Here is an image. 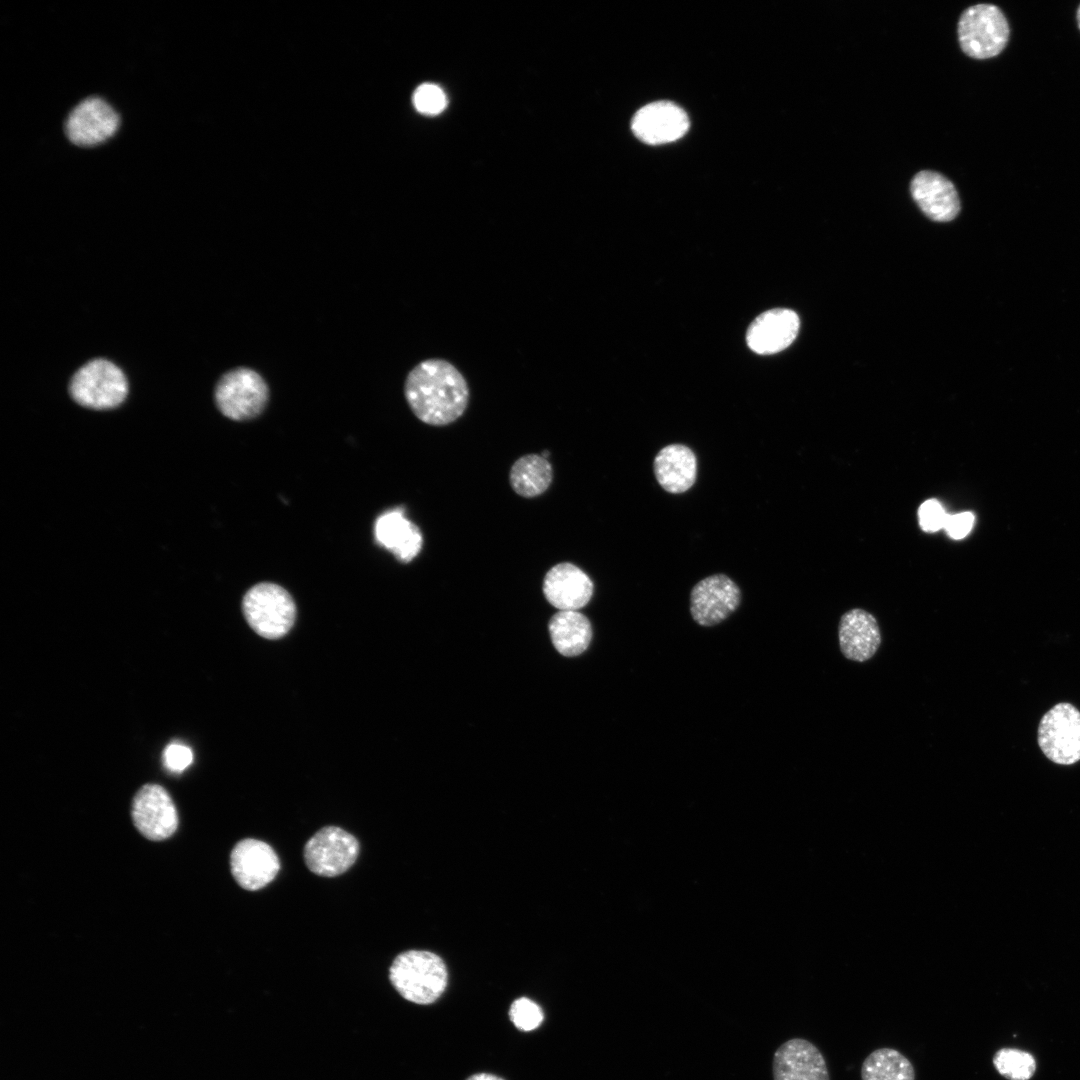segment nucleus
Wrapping results in <instances>:
<instances>
[{
	"instance_id": "1",
	"label": "nucleus",
	"mask_w": 1080,
	"mask_h": 1080,
	"mask_svg": "<svg viewBox=\"0 0 1080 1080\" xmlns=\"http://www.w3.org/2000/svg\"><path fill=\"white\" fill-rule=\"evenodd\" d=\"M404 394L414 415L432 426L453 423L469 403L466 379L444 359H427L417 364L406 377Z\"/></svg>"
},
{
	"instance_id": "2",
	"label": "nucleus",
	"mask_w": 1080,
	"mask_h": 1080,
	"mask_svg": "<svg viewBox=\"0 0 1080 1080\" xmlns=\"http://www.w3.org/2000/svg\"><path fill=\"white\" fill-rule=\"evenodd\" d=\"M389 979L404 999L429 1005L445 991L448 972L438 955L424 950H409L394 959L389 969Z\"/></svg>"
},
{
	"instance_id": "3",
	"label": "nucleus",
	"mask_w": 1080,
	"mask_h": 1080,
	"mask_svg": "<svg viewBox=\"0 0 1080 1080\" xmlns=\"http://www.w3.org/2000/svg\"><path fill=\"white\" fill-rule=\"evenodd\" d=\"M242 609L250 627L267 639H278L287 634L296 617L291 595L280 585L270 582L251 587L243 597Z\"/></svg>"
},
{
	"instance_id": "4",
	"label": "nucleus",
	"mask_w": 1080,
	"mask_h": 1080,
	"mask_svg": "<svg viewBox=\"0 0 1080 1080\" xmlns=\"http://www.w3.org/2000/svg\"><path fill=\"white\" fill-rule=\"evenodd\" d=\"M1009 34L1005 15L992 4L967 8L958 22L961 49L974 59H988L1000 54L1008 43Z\"/></svg>"
},
{
	"instance_id": "5",
	"label": "nucleus",
	"mask_w": 1080,
	"mask_h": 1080,
	"mask_svg": "<svg viewBox=\"0 0 1080 1080\" xmlns=\"http://www.w3.org/2000/svg\"><path fill=\"white\" fill-rule=\"evenodd\" d=\"M69 392L79 405L103 410L117 407L126 398L128 383L123 371L106 359H94L73 375Z\"/></svg>"
},
{
	"instance_id": "6",
	"label": "nucleus",
	"mask_w": 1080,
	"mask_h": 1080,
	"mask_svg": "<svg viewBox=\"0 0 1080 1080\" xmlns=\"http://www.w3.org/2000/svg\"><path fill=\"white\" fill-rule=\"evenodd\" d=\"M214 397L217 408L224 416L245 421L262 413L268 402L269 389L258 372L239 367L221 376Z\"/></svg>"
},
{
	"instance_id": "7",
	"label": "nucleus",
	"mask_w": 1080,
	"mask_h": 1080,
	"mask_svg": "<svg viewBox=\"0 0 1080 1080\" xmlns=\"http://www.w3.org/2000/svg\"><path fill=\"white\" fill-rule=\"evenodd\" d=\"M1038 744L1056 764L1071 765L1079 761L1080 711L1070 703L1053 706L1040 721Z\"/></svg>"
},
{
	"instance_id": "8",
	"label": "nucleus",
	"mask_w": 1080,
	"mask_h": 1080,
	"mask_svg": "<svg viewBox=\"0 0 1080 1080\" xmlns=\"http://www.w3.org/2000/svg\"><path fill=\"white\" fill-rule=\"evenodd\" d=\"M359 849L355 836L340 827L327 826L307 841L304 860L314 874L335 877L346 872L355 863Z\"/></svg>"
},
{
	"instance_id": "9",
	"label": "nucleus",
	"mask_w": 1080,
	"mask_h": 1080,
	"mask_svg": "<svg viewBox=\"0 0 1080 1080\" xmlns=\"http://www.w3.org/2000/svg\"><path fill=\"white\" fill-rule=\"evenodd\" d=\"M131 814L135 827L149 840L167 839L178 826L176 807L168 792L158 784H146L138 790Z\"/></svg>"
},
{
	"instance_id": "10",
	"label": "nucleus",
	"mask_w": 1080,
	"mask_h": 1080,
	"mask_svg": "<svg viewBox=\"0 0 1080 1080\" xmlns=\"http://www.w3.org/2000/svg\"><path fill=\"white\" fill-rule=\"evenodd\" d=\"M120 117L104 99H84L69 113L65 122L67 138L75 145L91 147L105 142L117 131Z\"/></svg>"
},
{
	"instance_id": "11",
	"label": "nucleus",
	"mask_w": 1080,
	"mask_h": 1080,
	"mask_svg": "<svg viewBox=\"0 0 1080 1080\" xmlns=\"http://www.w3.org/2000/svg\"><path fill=\"white\" fill-rule=\"evenodd\" d=\"M741 592L736 583L724 574H715L699 581L690 595V612L695 622L713 626L724 621L739 606Z\"/></svg>"
},
{
	"instance_id": "12",
	"label": "nucleus",
	"mask_w": 1080,
	"mask_h": 1080,
	"mask_svg": "<svg viewBox=\"0 0 1080 1080\" xmlns=\"http://www.w3.org/2000/svg\"><path fill=\"white\" fill-rule=\"evenodd\" d=\"M230 867L239 886L248 891H256L274 880L280 870V861L269 844L246 838L233 847Z\"/></svg>"
},
{
	"instance_id": "13",
	"label": "nucleus",
	"mask_w": 1080,
	"mask_h": 1080,
	"mask_svg": "<svg viewBox=\"0 0 1080 1080\" xmlns=\"http://www.w3.org/2000/svg\"><path fill=\"white\" fill-rule=\"evenodd\" d=\"M632 131L641 141L657 145L681 138L689 128L685 111L669 101L645 105L634 115Z\"/></svg>"
},
{
	"instance_id": "14",
	"label": "nucleus",
	"mask_w": 1080,
	"mask_h": 1080,
	"mask_svg": "<svg viewBox=\"0 0 1080 1080\" xmlns=\"http://www.w3.org/2000/svg\"><path fill=\"white\" fill-rule=\"evenodd\" d=\"M772 1074L774 1080H830L821 1051L803 1038L787 1040L777 1048Z\"/></svg>"
},
{
	"instance_id": "15",
	"label": "nucleus",
	"mask_w": 1080,
	"mask_h": 1080,
	"mask_svg": "<svg viewBox=\"0 0 1080 1080\" xmlns=\"http://www.w3.org/2000/svg\"><path fill=\"white\" fill-rule=\"evenodd\" d=\"M593 589L590 577L570 562L554 565L543 580L546 600L559 611L583 608L592 598Z\"/></svg>"
},
{
	"instance_id": "16",
	"label": "nucleus",
	"mask_w": 1080,
	"mask_h": 1080,
	"mask_svg": "<svg viewBox=\"0 0 1080 1080\" xmlns=\"http://www.w3.org/2000/svg\"><path fill=\"white\" fill-rule=\"evenodd\" d=\"M799 325L798 315L790 309L765 311L750 324L746 333L747 345L761 355L780 352L795 340Z\"/></svg>"
},
{
	"instance_id": "17",
	"label": "nucleus",
	"mask_w": 1080,
	"mask_h": 1080,
	"mask_svg": "<svg viewBox=\"0 0 1080 1080\" xmlns=\"http://www.w3.org/2000/svg\"><path fill=\"white\" fill-rule=\"evenodd\" d=\"M910 189L919 208L933 221H951L960 211V200L955 186L938 172H918L911 181Z\"/></svg>"
},
{
	"instance_id": "18",
	"label": "nucleus",
	"mask_w": 1080,
	"mask_h": 1080,
	"mask_svg": "<svg viewBox=\"0 0 1080 1080\" xmlns=\"http://www.w3.org/2000/svg\"><path fill=\"white\" fill-rule=\"evenodd\" d=\"M881 632L877 619L862 608L845 612L838 625V640L843 656L851 661L866 662L878 651Z\"/></svg>"
},
{
	"instance_id": "19",
	"label": "nucleus",
	"mask_w": 1080,
	"mask_h": 1080,
	"mask_svg": "<svg viewBox=\"0 0 1080 1080\" xmlns=\"http://www.w3.org/2000/svg\"><path fill=\"white\" fill-rule=\"evenodd\" d=\"M374 536L380 546L403 563L412 561L423 545L420 529L405 517L400 508L386 511L376 519Z\"/></svg>"
},
{
	"instance_id": "20",
	"label": "nucleus",
	"mask_w": 1080,
	"mask_h": 1080,
	"mask_svg": "<svg viewBox=\"0 0 1080 1080\" xmlns=\"http://www.w3.org/2000/svg\"><path fill=\"white\" fill-rule=\"evenodd\" d=\"M654 473L665 491L673 494L683 493L695 483L696 456L690 448L682 444L665 446L654 459Z\"/></svg>"
},
{
	"instance_id": "21",
	"label": "nucleus",
	"mask_w": 1080,
	"mask_h": 1080,
	"mask_svg": "<svg viewBox=\"0 0 1080 1080\" xmlns=\"http://www.w3.org/2000/svg\"><path fill=\"white\" fill-rule=\"evenodd\" d=\"M548 629L554 647L563 656L583 653L592 640L591 623L577 610L558 611L551 617Z\"/></svg>"
},
{
	"instance_id": "22",
	"label": "nucleus",
	"mask_w": 1080,
	"mask_h": 1080,
	"mask_svg": "<svg viewBox=\"0 0 1080 1080\" xmlns=\"http://www.w3.org/2000/svg\"><path fill=\"white\" fill-rule=\"evenodd\" d=\"M553 469L542 455L527 454L518 458L509 473V482L518 495L533 498L543 494L552 483Z\"/></svg>"
},
{
	"instance_id": "23",
	"label": "nucleus",
	"mask_w": 1080,
	"mask_h": 1080,
	"mask_svg": "<svg viewBox=\"0 0 1080 1080\" xmlns=\"http://www.w3.org/2000/svg\"><path fill=\"white\" fill-rule=\"evenodd\" d=\"M862 1080H915L910 1060L893 1048H879L870 1053L861 1066Z\"/></svg>"
},
{
	"instance_id": "24",
	"label": "nucleus",
	"mask_w": 1080,
	"mask_h": 1080,
	"mask_svg": "<svg viewBox=\"0 0 1080 1080\" xmlns=\"http://www.w3.org/2000/svg\"><path fill=\"white\" fill-rule=\"evenodd\" d=\"M996 1070L1009 1080H1028L1036 1069L1034 1057L1022 1050L1002 1048L993 1057Z\"/></svg>"
},
{
	"instance_id": "25",
	"label": "nucleus",
	"mask_w": 1080,
	"mask_h": 1080,
	"mask_svg": "<svg viewBox=\"0 0 1080 1080\" xmlns=\"http://www.w3.org/2000/svg\"><path fill=\"white\" fill-rule=\"evenodd\" d=\"M508 1014L514 1026L525 1032L537 1029L544 1020L541 1007L526 997L514 1000Z\"/></svg>"
},
{
	"instance_id": "26",
	"label": "nucleus",
	"mask_w": 1080,
	"mask_h": 1080,
	"mask_svg": "<svg viewBox=\"0 0 1080 1080\" xmlns=\"http://www.w3.org/2000/svg\"><path fill=\"white\" fill-rule=\"evenodd\" d=\"M412 100L416 110L425 115L439 114L447 105V98L443 90L432 83H424L418 86Z\"/></svg>"
},
{
	"instance_id": "27",
	"label": "nucleus",
	"mask_w": 1080,
	"mask_h": 1080,
	"mask_svg": "<svg viewBox=\"0 0 1080 1080\" xmlns=\"http://www.w3.org/2000/svg\"><path fill=\"white\" fill-rule=\"evenodd\" d=\"M162 761L168 771L181 773L192 764L193 752L183 743L172 742L164 749Z\"/></svg>"
},
{
	"instance_id": "28",
	"label": "nucleus",
	"mask_w": 1080,
	"mask_h": 1080,
	"mask_svg": "<svg viewBox=\"0 0 1080 1080\" xmlns=\"http://www.w3.org/2000/svg\"><path fill=\"white\" fill-rule=\"evenodd\" d=\"M948 514L936 499L923 502L918 511L919 524L926 532H935L944 528Z\"/></svg>"
},
{
	"instance_id": "29",
	"label": "nucleus",
	"mask_w": 1080,
	"mask_h": 1080,
	"mask_svg": "<svg viewBox=\"0 0 1080 1080\" xmlns=\"http://www.w3.org/2000/svg\"><path fill=\"white\" fill-rule=\"evenodd\" d=\"M974 521V514L967 511L948 515L944 528L951 538L962 539L971 531Z\"/></svg>"
},
{
	"instance_id": "30",
	"label": "nucleus",
	"mask_w": 1080,
	"mask_h": 1080,
	"mask_svg": "<svg viewBox=\"0 0 1080 1080\" xmlns=\"http://www.w3.org/2000/svg\"><path fill=\"white\" fill-rule=\"evenodd\" d=\"M466 1080H504L503 1078L490 1074V1073H477L468 1077Z\"/></svg>"
},
{
	"instance_id": "31",
	"label": "nucleus",
	"mask_w": 1080,
	"mask_h": 1080,
	"mask_svg": "<svg viewBox=\"0 0 1080 1080\" xmlns=\"http://www.w3.org/2000/svg\"><path fill=\"white\" fill-rule=\"evenodd\" d=\"M1076 19H1077L1078 27L1080 29V5H1079V7L1077 9Z\"/></svg>"
}]
</instances>
